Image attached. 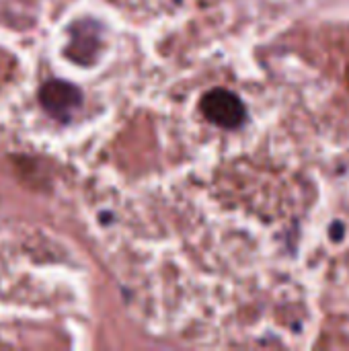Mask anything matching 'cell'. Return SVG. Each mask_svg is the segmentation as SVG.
I'll list each match as a JSON object with an SVG mask.
<instances>
[{"mask_svg":"<svg viewBox=\"0 0 349 351\" xmlns=\"http://www.w3.org/2000/svg\"><path fill=\"white\" fill-rule=\"evenodd\" d=\"M41 103L43 107L58 119L68 121L72 117V113L78 109L80 105V93L62 80H51L41 88Z\"/></svg>","mask_w":349,"mask_h":351,"instance_id":"2","label":"cell"},{"mask_svg":"<svg viewBox=\"0 0 349 351\" xmlns=\"http://www.w3.org/2000/svg\"><path fill=\"white\" fill-rule=\"evenodd\" d=\"M202 111L212 123L226 128V130L239 128L247 115L243 101L226 88H214L208 95H204Z\"/></svg>","mask_w":349,"mask_h":351,"instance_id":"1","label":"cell"}]
</instances>
